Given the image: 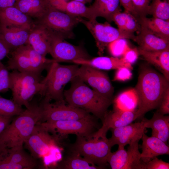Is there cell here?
I'll return each instance as SVG.
<instances>
[{"label":"cell","mask_w":169,"mask_h":169,"mask_svg":"<svg viewBox=\"0 0 169 169\" xmlns=\"http://www.w3.org/2000/svg\"><path fill=\"white\" fill-rule=\"evenodd\" d=\"M169 83L163 74L147 66L142 67L134 88L138 99L136 110L138 118L149 111L158 108L169 88Z\"/></svg>","instance_id":"1"},{"label":"cell","mask_w":169,"mask_h":169,"mask_svg":"<svg viewBox=\"0 0 169 169\" xmlns=\"http://www.w3.org/2000/svg\"><path fill=\"white\" fill-rule=\"evenodd\" d=\"M41 118L40 105L30 103L29 106L10 122L0 135V152L5 149L23 147Z\"/></svg>","instance_id":"2"},{"label":"cell","mask_w":169,"mask_h":169,"mask_svg":"<svg viewBox=\"0 0 169 169\" xmlns=\"http://www.w3.org/2000/svg\"><path fill=\"white\" fill-rule=\"evenodd\" d=\"M70 88L64 90V100L71 106L85 110L102 121L112 100L103 96L75 77Z\"/></svg>","instance_id":"3"},{"label":"cell","mask_w":169,"mask_h":169,"mask_svg":"<svg viewBox=\"0 0 169 169\" xmlns=\"http://www.w3.org/2000/svg\"><path fill=\"white\" fill-rule=\"evenodd\" d=\"M79 68L78 65H63L55 62L48 69L46 76L42 80L44 83V90L41 95L43 100L55 102L65 101L64 96L66 84L75 77Z\"/></svg>","instance_id":"4"},{"label":"cell","mask_w":169,"mask_h":169,"mask_svg":"<svg viewBox=\"0 0 169 169\" xmlns=\"http://www.w3.org/2000/svg\"><path fill=\"white\" fill-rule=\"evenodd\" d=\"M9 76L12 100L19 105L27 108L34 95H41L44 86L41 75L13 70L9 73Z\"/></svg>","instance_id":"5"},{"label":"cell","mask_w":169,"mask_h":169,"mask_svg":"<svg viewBox=\"0 0 169 169\" xmlns=\"http://www.w3.org/2000/svg\"><path fill=\"white\" fill-rule=\"evenodd\" d=\"M10 53L11 56L7 61L8 69L20 72L41 75L44 70L48 69L53 63L56 62L43 56L28 44L20 46Z\"/></svg>","instance_id":"6"},{"label":"cell","mask_w":169,"mask_h":169,"mask_svg":"<svg viewBox=\"0 0 169 169\" xmlns=\"http://www.w3.org/2000/svg\"><path fill=\"white\" fill-rule=\"evenodd\" d=\"M112 147L106 137L86 139L77 136L70 149L71 152L79 154L91 164L103 169L108 163Z\"/></svg>","instance_id":"7"},{"label":"cell","mask_w":169,"mask_h":169,"mask_svg":"<svg viewBox=\"0 0 169 169\" xmlns=\"http://www.w3.org/2000/svg\"><path fill=\"white\" fill-rule=\"evenodd\" d=\"M80 17L58 10L51 5L44 14L34 23L42 25L52 34L63 38H72L73 28L80 23Z\"/></svg>","instance_id":"8"},{"label":"cell","mask_w":169,"mask_h":169,"mask_svg":"<svg viewBox=\"0 0 169 169\" xmlns=\"http://www.w3.org/2000/svg\"><path fill=\"white\" fill-rule=\"evenodd\" d=\"M95 118L96 117L94 116L80 120L46 121L39 123L54 136L57 133L61 136L74 134L89 139L92 138L100 128Z\"/></svg>","instance_id":"9"},{"label":"cell","mask_w":169,"mask_h":169,"mask_svg":"<svg viewBox=\"0 0 169 169\" xmlns=\"http://www.w3.org/2000/svg\"><path fill=\"white\" fill-rule=\"evenodd\" d=\"M80 23L84 24L94 38L98 53L101 56L105 48L114 40L119 38L131 39L134 41L136 35L115 28L108 23H104L98 22L96 19L86 20L80 18Z\"/></svg>","instance_id":"10"},{"label":"cell","mask_w":169,"mask_h":169,"mask_svg":"<svg viewBox=\"0 0 169 169\" xmlns=\"http://www.w3.org/2000/svg\"><path fill=\"white\" fill-rule=\"evenodd\" d=\"M50 102L43 100L39 105L41 109L40 121L78 120L94 116L84 110L66 104L65 101L53 103Z\"/></svg>","instance_id":"11"},{"label":"cell","mask_w":169,"mask_h":169,"mask_svg":"<svg viewBox=\"0 0 169 169\" xmlns=\"http://www.w3.org/2000/svg\"><path fill=\"white\" fill-rule=\"evenodd\" d=\"M58 140L38 122L24 143L33 157L44 158L57 149Z\"/></svg>","instance_id":"12"},{"label":"cell","mask_w":169,"mask_h":169,"mask_svg":"<svg viewBox=\"0 0 169 169\" xmlns=\"http://www.w3.org/2000/svg\"><path fill=\"white\" fill-rule=\"evenodd\" d=\"M140 140L129 144L127 150L125 146H119L117 151L111 152L107 163L112 169H143L145 164L141 160L139 151Z\"/></svg>","instance_id":"13"},{"label":"cell","mask_w":169,"mask_h":169,"mask_svg":"<svg viewBox=\"0 0 169 169\" xmlns=\"http://www.w3.org/2000/svg\"><path fill=\"white\" fill-rule=\"evenodd\" d=\"M76 77L103 96L112 100L114 88L105 73L91 66L81 65L77 70Z\"/></svg>","instance_id":"14"},{"label":"cell","mask_w":169,"mask_h":169,"mask_svg":"<svg viewBox=\"0 0 169 169\" xmlns=\"http://www.w3.org/2000/svg\"><path fill=\"white\" fill-rule=\"evenodd\" d=\"M49 53L57 62H71L91 58L82 47L72 44L60 37L53 34Z\"/></svg>","instance_id":"15"},{"label":"cell","mask_w":169,"mask_h":169,"mask_svg":"<svg viewBox=\"0 0 169 169\" xmlns=\"http://www.w3.org/2000/svg\"><path fill=\"white\" fill-rule=\"evenodd\" d=\"M36 162L23 147L4 149L0 152V169H32Z\"/></svg>","instance_id":"16"},{"label":"cell","mask_w":169,"mask_h":169,"mask_svg":"<svg viewBox=\"0 0 169 169\" xmlns=\"http://www.w3.org/2000/svg\"><path fill=\"white\" fill-rule=\"evenodd\" d=\"M138 118L136 110L130 111L114 110L109 113L107 112L102 121V125L93 136L106 137L107 132L110 129L125 126Z\"/></svg>","instance_id":"17"},{"label":"cell","mask_w":169,"mask_h":169,"mask_svg":"<svg viewBox=\"0 0 169 169\" xmlns=\"http://www.w3.org/2000/svg\"><path fill=\"white\" fill-rule=\"evenodd\" d=\"M111 130L112 136L108 139L111 146L115 145L125 146L136 140L141 139L146 128L141 121Z\"/></svg>","instance_id":"18"},{"label":"cell","mask_w":169,"mask_h":169,"mask_svg":"<svg viewBox=\"0 0 169 169\" xmlns=\"http://www.w3.org/2000/svg\"><path fill=\"white\" fill-rule=\"evenodd\" d=\"M52 35L44 27L34 22L30 30L28 44L36 51L45 57L49 53Z\"/></svg>","instance_id":"19"},{"label":"cell","mask_w":169,"mask_h":169,"mask_svg":"<svg viewBox=\"0 0 169 169\" xmlns=\"http://www.w3.org/2000/svg\"><path fill=\"white\" fill-rule=\"evenodd\" d=\"M141 160L144 164L157 156L169 154L168 144L155 137L148 136L144 133L141 138Z\"/></svg>","instance_id":"20"},{"label":"cell","mask_w":169,"mask_h":169,"mask_svg":"<svg viewBox=\"0 0 169 169\" xmlns=\"http://www.w3.org/2000/svg\"><path fill=\"white\" fill-rule=\"evenodd\" d=\"M34 21L15 6L0 9V25L31 28Z\"/></svg>","instance_id":"21"},{"label":"cell","mask_w":169,"mask_h":169,"mask_svg":"<svg viewBox=\"0 0 169 169\" xmlns=\"http://www.w3.org/2000/svg\"><path fill=\"white\" fill-rule=\"evenodd\" d=\"M31 29L24 27H8L0 25V36L11 52L20 46L28 44Z\"/></svg>","instance_id":"22"},{"label":"cell","mask_w":169,"mask_h":169,"mask_svg":"<svg viewBox=\"0 0 169 169\" xmlns=\"http://www.w3.org/2000/svg\"><path fill=\"white\" fill-rule=\"evenodd\" d=\"M72 63L78 65H87L98 69H117L122 67L132 69L131 64L127 62L122 57L100 56L87 59L75 60Z\"/></svg>","instance_id":"23"},{"label":"cell","mask_w":169,"mask_h":169,"mask_svg":"<svg viewBox=\"0 0 169 169\" xmlns=\"http://www.w3.org/2000/svg\"><path fill=\"white\" fill-rule=\"evenodd\" d=\"M139 48L148 51H161L169 49V41L159 38L141 27L134 41Z\"/></svg>","instance_id":"24"},{"label":"cell","mask_w":169,"mask_h":169,"mask_svg":"<svg viewBox=\"0 0 169 169\" xmlns=\"http://www.w3.org/2000/svg\"><path fill=\"white\" fill-rule=\"evenodd\" d=\"M145 127L152 130L151 136L161 140L166 144L169 137V116L157 112L150 119L143 118L141 121Z\"/></svg>","instance_id":"25"},{"label":"cell","mask_w":169,"mask_h":169,"mask_svg":"<svg viewBox=\"0 0 169 169\" xmlns=\"http://www.w3.org/2000/svg\"><path fill=\"white\" fill-rule=\"evenodd\" d=\"M139 55L149 63L156 67L169 81V49L148 51L137 48Z\"/></svg>","instance_id":"26"},{"label":"cell","mask_w":169,"mask_h":169,"mask_svg":"<svg viewBox=\"0 0 169 169\" xmlns=\"http://www.w3.org/2000/svg\"><path fill=\"white\" fill-rule=\"evenodd\" d=\"M50 5L48 0H17L14 6L34 21L41 17Z\"/></svg>","instance_id":"27"},{"label":"cell","mask_w":169,"mask_h":169,"mask_svg":"<svg viewBox=\"0 0 169 169\" xmlns=\"http://www.w3.org/2000/svg\"><path fill=\"white\" fill-rule=\"evenodd\" d=\"M137 20L141 27L155 35L169 41V21L146 17H140Z\"/></svg>","instance_id":"28"},{"label":"cell","mask_w":169,"mask_h":169,"mask_svg":"<svg viewBox=\"0 0 169 169\" xmlns=\"http://www.w3.org/2000/svg\"><path fill=\"white\" fill-rule=\"evenodd\" d=\"M119 2V0H95L90 7L95 18L102 17L110 23L114 13L121 11Z\"/></svg>","instance_id":"29"},{"label":"cell","mask_w":169,"mask_h":169,"mask_svg":"<svg viewBox=\"0 0 169 169\" xmlns=\"http://www.w3.org/2000/svg\"><path fill=\"white\" fill-rule=\"evenodd\" d=\"M114 110L133 111L137 106L138 99L134 88L120 93L114 100Z\"/></svg>","instance_id":"30"},{"label":"cell","mask_w":169,"mask_h":169,"mask_svg":"<svg viewBox=\"0 0 169 169\" xmlns=\"http://www.w3.org/2000/svg\"><path fill=\"white\" fill-rule=\"evenodd\" d=\"M59 10L88 20L96 19L90 7H87L84 3L74 0L69 2L65 1Z\"/></svg>","instance_id":"31"},{"label":"cell","mask_w":169,"mask_h":169,"mask_svg":"<svg viewBox=\"0 0 169 169\" xmlns=\"http://www.w3.org/2000/svg\"><path fill=\"white\" fill-rule=\"evenodd\" d=\"M59 167L63 169H102L91 164L79 154L72 152L60 162Z\"/></svg>","instance_id":"32"},{"label":"cell","mask_w":169,"mask_h":169,"mask_svg":"<svg viewBox=\"0 0 169 169\" xmlns=\"http://www.w3.org/2000/svg\"><path fill=\"white\" fill-rule=\"evenodd\" d=\"M148 14L153 17L169 21V0H151Z\"/></svg>","instance_id":"33"},{"label":"cell","mask_w":169,"mask_h":169,"mask_svg":"<svg viewBox=\"0 0 169 169\" xmlns=\"http://www.w3.org/2000/svg\"><path fill=\"white\" fill-rule=\"evenodd\" d=\"M24 110L13 100L0 96V116L11 117L21 114Z\"/></svg>","instance_id":"34"},{"label":"cell","mask_w":169,"mask_h":169,"mask_svg":"<svg viewBox=\"0 0 169 169\" xmlns=\"http://www.w3.org/2000/svg\"><path fill=\"white\" fill-rule=\"evenodd\" d=\"M108 50L114 57L123 56L130 47L125 38H119L110 43L108 45Z\"/></svg>","instance_id":"35"},{"label":"cell","mask_w":169,"mask_h":169,"mask_svg":"<svg viewBox=\"0 0 169 169\" xmlns=\"http://www.w3.org/2000/svg\"><path fill=\"white\" fill-rule=\"evenodd\" d=\"M134 11L139 18L146 17L151 0H131Z\"/></svg>","instance_id":"36"},{"label":"cell","mask_w":169,"mask_h":169,"mask_svg":"<svg viewBox=\"0 0 169 169\" xmlns=\"http://www.w3.org/2000/svg\"><path fill=\"white\" fill-rule=\"evenodd\" d=\"M8 70L0 61V92H6L9 89L10 73Z\"/></svg>","instance_id":"37"},{"label":"cell","mask_w":169,"mask_h":169,"mask_svg":"<svg viewBox=\"0 0 169 169\" xmlns=\"http://www.w3.org/2000/svg\"><path fill=\"white\" fill-rule=\"evenodd\" d=\"M141 26L137 20L133 16L128 13L127 16L124 31L134 33L135 32L139 33Z\"/></svg>","instance_id":"38"},{"label":"cell","mask_w":169,"mask_h":169,"mask_svg":"<svg viewBox=\"0 0 169 169\" xmlns=\"http://www.w3.org/2000/svg\"><path fill=\"white\" fill-rule=\"evenodd\" d=\"M169 163L155 157L144 165L143 169H169Z\"/></svg>","instance_id":"39"},{"label":"cell","mask_w":169,"mask_h":169,"mask_svg":"<svg viewBox=\"0 0 169 169\" xmlns=\"http://www.w3.org/2000/svg\"><path fill=\"white\" fill-rule=\"evenodd\" d=\"M131 70L125 67H122L117 69L113 81H125L130 79L132 75Z\"/></svg>","instance_id":"40"},{"label":"cell","mask_w":169,"mask_h":169,"mask_svg":"<svg viewBox=\"0 0 169 169\" xmlns=\"http://www.w3.org/2000/svg\"><path fill=\"white\" fill-rule=\"evenodd\" d=\"M128 13L125 12H121V11H119L115 13L113 16L112 21L114 22L117 25L118 29L125 31V25Z\"/></svg>","instance_id":"41"},{"label":"cell","mask_w":169,"mask_h":169,"mask_svg":"<svg viewBox=\"0 0 169 169\" xmlns=\"http://www.w3.org/2000/svg\"><path fill=\"white\" fill-rule=\"evenodd\" d=\"M158 110L156 111L162 115L169 113V88L166 90Z\"/></svg>","instance_id":"42"},{"label":"cell","mask_w":169,"mask_h":169,"mask_svg":"<svg viewBox=\"0 0 169 169\" xmlns=\"http://www.w3.org/2000/svg\"><path fill=\"white\" fill-rule=\"evenodd\" d=\"M139 55L137 48H130L124 53L122 58L127 62L131 64L136 61Z\"/></svg>","instance_id":"43"},{"label":"cell","mask_w":169,"mask_h":169,"mask_svg":"<svg viewBox=\"0 0 169 169\" xmlns=\"http://www.w3.org/2000/svg\"><path fill=\"white\" fill-rule=\"evenodd\" d=\"M119 1L124 8L125 12L130 13L137 19V17L134 9L131 0H119Z\"/></svg>","instance_id":"44"},{"label":"cell","mask_w":169,"mask_h":169,"mask_svg":"<svg viewBox=\"0 0 169 169\" xmlns=\"http://www.w3.org/2000/svg\"><path fill=\"white\" fill-rule=\"evenodd\" d=\"M10 52V49L0 36V61Z\"/></svg>","instance_id":"45"},{"label":"cell","mask_w":169,"mask_h":169,"mask_svg":"<svg viewBox=\"0 0 169 169\" xmlns=\"http://www.w3.org/2000/svg\"><path fill=\"white\" fill-rule=\"evenodd\" d=\"M12 117L0 116V135L11 122Z\"/></svg>","instance_id":"46"},{"label":"cell","mask_w":169,"mask_h":169,"mask_svg":"<svg viewBox=\"0 0 169 169\" xmlns=\"http://www.w3.org/2000/svg\"><path fill=\"white\" fill-rule=\"evenodd\" d=\"M17 0H0V9L14 6Z\"/></svg>","instance_id":"47"},{"label":"cell","mask_w":169,"mask_h":169,"mask_svg":"<svg viewBox=\"0 0 169 169\" xmlns=\"http://www.w3.org/2000/svg\"><path fill=\"white\" fill-rule=\"evenodd\" d=\"M81 2L85 4L86 3H90L93 0H74Z\"/></svg>","instance_id":"48"},{"label":"cell","mask_w":169,"mask_h":169,"mask_svg":"<svg viewBox=\"0 0 169 169\" xmlns=\"http://www.w3.org/2000/svg\"><path fill=\"white\" fill-rule=\"evenodd\" d=\"M65 0V1H67V0Z\"/></svg>","instance_id":"49"}]
</instances>
